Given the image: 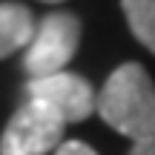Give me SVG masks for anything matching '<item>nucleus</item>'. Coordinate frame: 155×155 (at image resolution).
Masks as SVG:
<instances>
[{
	"label": "nucleus",
	"mask_w": 155,
	"mask_h": 155,
	"mask_svg": "<svg viewBox=\"0 0 155 155\" xmlns=\"http://www.w3.org/2000/svg\"><path fill=\"white\" fill-rule=\"evenodd\" d=\"M98 115L135 144L155 141V86L141 63H121L98 95Z\"/></svg>",
	"instance_id": "obj_1"
},
{
	"label": "nucleus",
	"mask_w": 155,
	"mask_h": 155,
	"mask_svg": "<svg viewBox=\"0 0 155 155\" xmlns=\"http://www.w3.org/2000/svg\"><path fill=\"white\" fill-rule=\"evenodd\" d=\"M81 43V20L72 12H52L40 20L35 40L23 55V69L32 81L66 72V63L75 58Z\"/></svg>",
	"instance_id": "obj_2"
},
{
	"label": "nucleus",
	"mask_w": 155,
	"mask_h": 155,
	"mask_svg": "<svg viewBox=\"0 0 155 155\" xmlns=\"http://www.w3.org/2000/svg\"><path fill=\"white\" fill-rule=\"evenodd\" d=\"M66 124L52 109L29 101L12 115L0 138V155H46L61 147Z\"/></svg>",
	"instance_id": "obj_3"
},
{
	"label": "nucleus",
	"mask_w": 155,
	"mask_h": 155,
	"mask_svg": "<svg viewBox=\"0 0 155 155\" xmlns=\"http://www.w3.org/2000/svg\"><path fill=\"white\" fill-rule=\"evenodd\" d=\"M26 95L32 104L52 109L63 124L86 121L92 112H98V95H95L92 83L75 72H58L52 78L29 81Z\"/></svg>",
	"instance_id": "obj_4"
},
{
	"label": "nucleus",
	"mask_w": 155,
	"mask_h": 155,
	"mask_svg": "<svg viewBox=\"0 0 155 155\" xmlns=\"http://www.w3.org/2000/svg\"><path fill=\"white\" fill-rule=\"evenodd\" d=\"M35 15L23 3H0V61L35 40Z\"/></svg>",
	"instance_id": "obj_5"
},
{
	"label": "nucleus",
	"mask_w": 155,
	"mask_h": 155,
	"mask_svg": "<svg viewBox=\"0 0 155 155\" xmlns=\"http://www.w3.org/2000/svg\"><path fill=\"white\" fill-rule=\"evenodd\" d=\"M132 35L155 55V0H121Z\"/></svg>",
	"instance_id": "obj_6"
},
{
	"label": "nucleus",
	"mask_w": 155,
	"mask_h": 155,
	"mask_svg": "<svg viewBox=\"0 0 155 155\" xmlns=\"http://www.w3.org/2000/svg\"><path fill=\"white\" fill-rule=\"evenodd\" d=\"M55 155H98V152L89 144H83V141H63Z\"/></svg>",
	"instance_id": "obj_7"
},
{
	"label": "nucleus",
	"mask_w": 155,
	"mask_h": 155,
	"mask_svg": "<svg viewBox=\"0 0 155 155\" xmlns=\"http://www.w3.org/2000/svg\"><path fill=\"white\" fill-rule=\"evenodd\" d=\"M129 155H155V141H144V144H135Z\"/></svg>",
	"instance_id": "obj_8"
},
{
	"label": "nucleus",
	"mask_w": 155,
	"mask_h": 155,
	"mask_svg": "<svg viewBox=\"0 0 155 155\" xmlns=\"http://www.w3.org/2000/svg\"><path fill=\"white\" fill-rule=\"evenodd\" d=\"M43 3H61V0H43Z\"/></svg>",
	"instance_id": "obj_9"
}]
</instances>
